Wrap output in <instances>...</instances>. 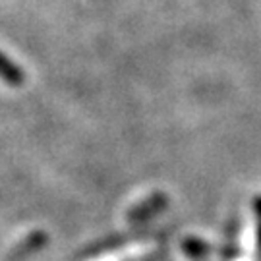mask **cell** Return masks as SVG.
<instances>
[{
  "label": "cell",
  "mask_w": 261,
  "mask_h": 261,
  "mask_svg": "<svg viewBox=\"0 0 261 261\" xmlns=\"http://www.w3.org/2000/svg\"><path fill=\"white\" fill-rule=\"evenodd\" d=\"M167 203L168 199L165 194H153L145 201H141L136 207H132L130 211H128V221L130 223H143V221L151 219L153 215H157L161 209H165Z\"/></svg>",
  "instance_id": "obj_1"
},
{
  "label": "cell",
  "mask_w": 261,
  "mask_h": 261,
  "mask_svg": "<svg viewBox=\"0 0 261 261\" xmlns=\"http://www.w3.org/2000/svg\"><path fill=\"white\" fill-rule=\"evenodd\" d=\"M45 242H47V234L41 232V230H35V232L28 234L25 238H21V240L14 246V250L10 252L8 259H12V261L23 259V257H28L31 253L39 252V250L45 246Z\"/></svg>",
  "instance_id": "obj_2"
},
{
  "label": "cell",
  "mask_w": 261,
  "mask_h": 261,
  "mask_svg": "<svg viewBox=\"0 0 261 261\" xmlns=\"http://www.w3.org/2000/svg\"><path fill=\"white\" fill-rule=\"evenodd\" d=\"M0 77H2V80H6V82L12 84V85L21 84V80H23L21 72H19L18 68L12 64L10 60H6L2 55H0Z\"/></svg>",
  "instance_id": "obj_3"
},
{
  "label": "cell",
  "mask_w": 261,
  "mask_h": 261,
  "mask_svg": "<svg viewBox=\"0 0 261 261\" xmlns=\"http://www.w3.org/2000/svg\"><path fill=\"white\" fill-rule=\"evenodd\" d=\"M209 248H207L203 242H199V240H186L184 242V252L190 255V257H197V255H203Z\"/></svg>",
  "instance_id": "obj_4"
}]
</instances>
